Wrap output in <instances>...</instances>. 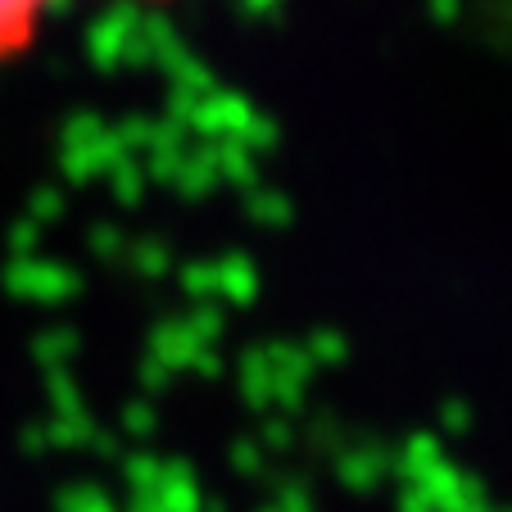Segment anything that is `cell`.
Wrapping results in <instances>:
<instances>
[{
	"mask_svg": "<svg viewBox=\"0 0 512 512\" xmlns=\"http://www.w3.org/2000/svg\"><path fill=\"white\" fill-rule=\"evenodd\" d=\"M55 5L64 0H0V68L28 55Z\"/></svg>",
	"mask_w": 512,
	"mask_h": 512,
	"instance_id": "cell-1",
	"label": "cell"
}]
</instances>
